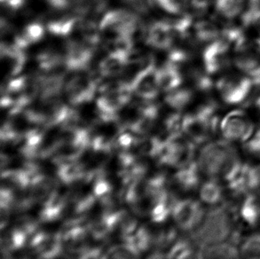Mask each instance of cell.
<instances>
[{
	"mask_svg": "<svg viewBox=\"0 0 260 259\" xmlns=\"http://www.w3.org/2000/svg\"><path fill=\"white\" fill-rule=\"evenodd\" d=\"M193 100V92L187 89H179L169 91L166 98V102L168 105L176 109H185L186 106L189 105L190 102Z\"/></svg>",
	"mask_w": 260,
	"mask_h": 259,
	"instance_id": "484cf974",
	"label": "cell"
},
{
	"mask_svg": "<svg viewBox=\"0 0 260 259\" xmlns=\"http://www.w3.org/2000/svg\"><path fill=\"white\" fill-rule=\"evenodd\" d=\"M158 108L155 105L145 106L139 119L136 121L130 130L133 133L140 136L147 135L154 129L158 118Z\"/></svg>",
	"mask_w": 260,
	"mask_h": 259,
	"instance_id": "7402d4cb",
	"label": "cell"
},
{
	"mask_svg": "<svg viewBox=\"0 0 260 259\" xmlns=\"http://www.w3.org/2000/svg\"><path fill=\"white\" fill-rule=\"evenodd\" d=\"M257 16H260V0H249L247 8L243 14V24L246 26Z\"/></svg>",
	"mask_w": 260,
	"mask_h": 259,
	"instance_id": "f1b7e54d",
	"label": "cell"
},
{
	"mask_svg": "<svg viewBox=\"0 0 260 259\" xmlns=\"http://www.w3.org/2000/svg\"><path fill=\"white\" fill-rule=\"evenodd\" d=\"M254 84L248 76H226L216 84L223 102L229 105H236L249 97Z\"/></svg>",
	"mask_w": 260,
	"mask_h": 259,
	"instance_id": "ba28073f",
	"label": "cell"
},
{
	"mask_svg": "<svg viewBox=\"0 0 260 259\" xmlns=\"http://www.w3.org/2000/svg\"><path fill=\"white\" fill-rule=\"evenodd\" d=\"M241 259H260V233L247 235L238 245Z\"/></svg>",
	"mask_w": 260,
	"mask_h": 259,
	"instance_id": "d4e9b609",
	"label": "cell"
},
{
	"mask_svg": "<svg viewBox=\"0 0 260 259\" xmlns=\"http://www.w3.org/2000/svg\"><path fill=\"white\" fill-rule=\"evenodd\" d=\"M216 130L205 117L198 113L189 114L183 117L182 132L194 145L206 142Z\"/></svg>",
	"mask_w": 260,
	"mask_h": 259,
	"instance_id": "8fae6325",
	"label": "cell"
},
{
	"mask_svg": "<svg viewBox=\"0 0 260 259\" xmlns=\"http://www.w3.org/2000/svg\"><path fill=\"white\" fill-rule=\"evenodd\" d=\"M181 39L179 33L167 21H159L149 26L146 33V42L156 49H172L176 40Z\"/></svg>",
	"mask_w": 260,
	"mask_h": 259,
	"instance_id": "7c38bea8",
	"label": "cell"
},
{
	"mask_svg": "<svg viewBox=\"0 0 260 259\" xmlns=\"http://www.w3.org/2000/svg\"><path fill=\"white\" fill-rule=\"evenodd\" d=\"M198 195L199 201L204 206L212 208L224 204L225 188L218 179L207 178L204 182L201 184Z\"/></svg>",
	"mask_w": 260,
	"mask_h": 259,
	"instance_id": "e0dca14e",
	"label": "cell"
},
{
	"mask_svg": "<svg viewBox=\"0 0 260 259\" xmlns=\"http://www.w3.org/2000/svg\"><path fill=\"white\" fill-rule=\"evenodd\" d=\"M78 259H108V251H104L100 248L85 249L79 254Z\"/></svg>",
	"mask_w": 260,
	"mask_h": 259,
	"instance_id": "4dcf8cb0",
	"label": "cell"
},
{
	"mask_svg": "<svg viewBox=\"0 0 260 259\" xmlns=\"http://www.w3.org/2000/svg\"><path fill=\"white\" fill-rule=\"evenodd\" d=\"M231 50H233L232 46L223 38L208 44L203 53L206 73H218L226 69L230 64Z\"/></svg>",
	"mask_w": 260,
	"mask_h": 259,
	"instance_id": "9c48e42d",
	"label": "cell"
},
{
	"mask_svg": "<svg viewBox=\"0 0 260 259\" xmlns=\"http://www.w3.org/2000/svg\"><path fill=\"white\" fill-rule=\"evenodd\" d=\"M159 7L170 14H186L185 11L188 7L187 0H155Z\"/></svg>",
	"mask_w": 260,
	"mask_h": 259,
	"instance_id": "4316f807",
	"label": "cell"
},
{
	"mask_svg": "<svg viewBox=\"0 0 260 259\" xmlns=\"http://www.w3.org/2000/svg\"><path fill=\"white\" fill-rule=\"evenodd\" d=\"M224 140L231 143H246L255 133V125L245 113L235 110L224 116L219 123Z\"/></svg>",
	"mask_w": 260,
	"mask_h": 259,
	"instance_id": "8992f818",
	"label": "cell"
},
{
	"mask_svg": "<svg viewBox=\"0 0 260 259\" xmlns=\"http://www.w3.org/2000/svg\"><path fill=\"white\" fill-rule=\"evenodd\" d=\"M244 147L249 154L260 158V129L256 131L250 140L244 143Z\"/></svg>",
	"mask_w": 260,
	"mask_h": 259,
	"instance_id": "f546056e",
	"label": "cell"
},
{
	"mask_svg": "<svg viewBox=\"0 0 260 259\" xmlns=\"http://www.w3.org/2000/svg\"><path fill=\"white\" fill-rule=\"evenodd\" d=\"M223 28L211 21H201L194 25V34L201 43L213 42L221 38Z\"/></svg>",
	"mask_w": 260,
	"mask_h": 259,
	"instance_id": "cb8c5ba5",
	"label": "cell"
},
{
	"mask_svg": "<svg viewBox=\"0 0 260 259\" xmlns=\"http://www.w3.org/2000/svg\"><path fill=\"white\" fill-rule=\"evenodd\" d=\"M236 222V214L224 204L209 208L200 226L193 233V241L200 249L231 242Z\"/></svg>",
	"mask_w": 260,
	"mask_h": 259,
	"instance_id": "6da1fadb",
	"label": "cell"
},
{
	"mask_svg": "<svg viewBox=\"0 0 260 259\" xmlns=\"http://www.w3.org/2000/svg\"><path fill=\"white\" fill-rule=\"evenodd\" d=\"M73 76L65 84V92L73 105H81L91 102L97 90L98 81L86 70L73 72Z\"/></svg>",
	"mask_w": 260,
	"mask_h": 259,
	"instance_id": "52a82bcc",
	"label": "cell"
},
{
	"mask_svg": "<svg viewBox=\"0 0 260 259\" xmlns=\"http://www.w3.org/2000/svg\"><path fill=\"white\" fill-rule=\"evenodd\" d=\"M29 243L35 256L41 259H54L63 249L60 235L57 234L37 232Z\"/></svg>",
	"mask_w": 260,
	"mask_h": 259,
	"instance_id": "4fadbf2b",
	"label": "cell"
},
{
	"mask_svg": "<svg viewBox=\"0 0 260 259\" xmlns=\"http://www.w3.org/2000/svg\"><path fill=\"white\" fill-rule=\"evenodd\" d=\"M158 82L162 91H171L177 89L182 83L179 67L168 60L165 66L158 70Z\"/></svg>",
	"mask_w": 260,
	"mask_h": 259,
	"instance_id": "44dd1931",
	"label": "cell"
},
{
	"mask_svg": "<svg viewBox=\"0 0 260 259\" xmlns=\"http://www.w3.org/2000/svg\"><path fill=\"white\" fill-rule=\"evenodd\" d=\"M27 58L23 50L10 47H1L2 72L5 77L13 78L23 70Z\"/></svg>",
	"mask_w": 260,
	"mask_h": 259,
	"instance_id": "2e32d148",
	"label": "cell"
},
{
	"mask_svg": "<svg viewBox=\"0 0 260 259\" xmlns=\"http://www.w3.org/2000/svg\"><path fill=\"white\" fill-rule=\"evenodd\" d=\"M250 259H257V258H250Z\"/></svg>",
	"mask_w": 260,
	"mask_h": 259,
	"instance_id": "d590c367",
	"label": "cell"
},
{
	"mask_svg": "<svg viewBox=\"0 0 260 259\" xmlns=\"http://www.w3.org/2000/svg\"><path fill=\"white\" fill-rule=\"evenodd\" d=\"M67 208V199L60 193L53 192L45 198L39 211V217L43 222H53L60 218Z\"/></svg>",
	"mask_w": 260,
	"mask_h": 259,
	"instance_id": "ac0fdd59",
	"label": "cell"
},
{
	"mask_svg": "<svg viewBox=\"0 0 260 259\" xmlns=\"http://www.w3.org/2000/svg\"><path fill=\"white\" fill-rule=\"evenodd\" d=\"M134 92L143 100H153L160 91L158 82V69L155 63L150 64L141 70L131 83Z\"/></svg>",
	"mask_w": 260,
	"mask_h": 259,
	"instance_id": "30bf717a",
	"label": "cell"
},
{
	"mask_svg": "<svg viewBox=\"0 0 260 259\" xmlns=\"http://www.w3.org/2000/svg\"><path fill=\"white\" fill-rule=\"evenodd\" d=\"M203 176L197 160H193L188 165L178 169L173 179L179 189L183 190L184 192H191L199 189Z\"/></svg>",
	"mask_w": 260,
	"mask_h": 259,
	"instance_id": "9a60e30c",
	"label": "cell"
},
{
	"mask_svg": "<svg viewBox=\"0 0 260 259\" xmlns=\"http://www.w3.org/2000/svg\"><path fill=\"white\" fill-rule=\"evenodd\" d=\"M254 51L255 48L250 50L247 46L236 52L237 55L234 59L235 66L250 78L260 73V53Z\"/></svg>",
	"mask_w": 260,
	"mask_h": 259,
	"instance_id": "ffe728a7",
	"label": "cell"
},
{
	"mask_svg": "<svg viewBox=\"0 0 260 259\" xmlns=\"http://www.w3.org/2000/svg\"><path fill=\"white\" fill-rule=\"evenodd\" d=\"M146 259H171L168 256V253H164L162 250L156 249L154 252L149 254Z\"/></svg>",
	"mask_w": 260,
	"mask_h": 259,
	"instance_id": "d6a6232c",
	"label": "cell"
},
{
	"mask_svg": "<svg viewBox=\"0 0 260 259\" xmlns=\"http://www.w3.org/2000/svg\"><path fill=\"white\" fill-rule=\"evenodd\" d=\"M239 160L233 144L223 140L205 144L198 154L197 163L204 177L219 179Z\"/></svg>",
	"mask_w": 260,
	"mask_h": 259,
	"instance_id": "7a4b0ae2",
	"label": "cell"
},
{
	"mask_svg": "<svg viewBox=\"0 0 260 259\" xmlns=\"http://www.w3.org/2000/svg\"><path fill=\"white\" fill-rule=\"evenodd\" d=\"M129 54L121 51H111L101 61L99 71L102 77H113L123 73L128 61Z\"/></svg>",
	"mask_w": 260,
	"mask_h": 259,
	"instance_id": "d6986e66",
	"label": "cell"
},
{
	"mask_svg": "<svg viewBox=\"0 0 260 259\" xmlns=\"http://www.w3.org/2000/svg\"><path fill=\"white\" fill-rule=\"evenodd\" d=\"M140 255L125 244L112 247L108 251V259H140Z\"/></svg>",
	"mask_w": 260,
	"mask_h": 259,
	"instance_id": "83f0119b",
	"label": "cell"
},
{
	"mask_svg": "<svg viewBox=\"0 0 260 259\" xmlns=\"http://www.w3.org/2000/svg\"><path fill=\"white\" fill-rule=\"evenodd\" d=\"M225 187L236 196H244L257 193L258 172L256 165L236 161L222 178Z\"/></svg>",
	"mask_w": 260,
	"mask_h": 259,
	"instance_id": "3957f363",
	"label": "cell"
},
{
	"mask_svg": "<svg viewBox=\"0 0 260 259\" xmlns=\"http://www.w3.org/2000/svg\"><path fill=\"white\" fill-rule=\"evenodd\" d=\"M255 104H256V107H257V109L260 110V95L257 97V100H256V102H255Z\"/></svg>",
	"mask_w": 260,
	"mask_h": 259,
	"instance_id": "e575fe53",
	"label": "cell"
},
{
	"mask_svg": "<svg viewBox=\"0 0 260 259\" xmlns=\"http://www.w3.org/2000/svg\"><path fill=\"white\" fill-rule=\"evenodd\" d=\"M132 88L123 81L108 84L102 88V95L96 102L101 117L116 116V114L128 104Z\"/></svg>",
	"mask_w": 260,
	"mask_h": 259,
	"instance_id": "277c9868",
	"label": "cell"
},
{
	"mask_svg": "<svg viewBox=\"0 0 260 259\" xmlns=\"http://www.w3.org/2000/svg\"><path fill=\"white\" fill-rule=\"evenodd\" d=\"M246 0H215V8L222 17L233 20L244 13Z\"/></svg>",
	"mask_w": 260,
	"mask_h": 259,
	"instance_id": "603a6c76",
	"label": "cell"
},
{
	"mask_svg": "<svg viewBox=\"0 0 260 259\" xmlns=\"http://www.w3.org/2000/svg\"><path fill=\"white\" fill-rule=\"evenodd\" d=\"M1 2L3 7L13 11L20 9L24 5V0H1Z\"/></svg>",
	"mask_w": 260,
	"mask_h": 259,
	"instance_id": "1f68e13d",
	"label": "cell"
},
{
	"mask_svg": "<svg viewBox=\"0 0 260 259\" xmlns=\"http://www.w3.org/2000/svg\"><path fill=\"white\" fill-rule=\"evenodd\" d=\"M236 220H239L246 228H255L260 223V195L257 193H248L237 208Z\"/></svg>",
	"mask_w": 260,
	"mask_h": 259,
	"instance_id": "5bb4252c",
	"label": "cell"
},
{
	"mask_svg": "<svg viewBox=\"0 0 260 259\" xmlns=\"http://www.w3.org/2000/svg\"><path fill=\"white\" fill-rule=\"evenodd\" d=\"M207 212L199 200L181 199L176 201L172 217L176 228L186 233H193L200 226Z\"/></svg>",
	"mask_w": 260,
	"mask_h": 259,
	"instance_id": "5b68a950",
	"label": "cell"
},
{
	"mask_svg": "<svg viewBox=\"0 0 260 259\" xmlns=\"http://www.w3.org/2000/svg\"><path fill=\"white\" fill-rule=\"evenodd\" d=\"M257 172H258V186H257V193L260 195V165H257Z\"/></svg>",
	"mask_w": 260,
	"mask_h": 259,
	"instance_id": "836d02e7",
	"label": "cell"
}]
</instances>
